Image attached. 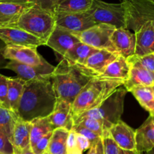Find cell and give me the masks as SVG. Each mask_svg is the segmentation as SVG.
Listing matches in <instances>:
<instances>
[{"label":"cell","mask_w":154,"mask_h":154,"mask_svg":"<svg viewBox=\"0 0 154 154\" xmlns=\"http://www.w3.org/2000/svg\"><path fill=\"white\" fill-rule=\"evenodd\" d=\"M56 97L51 76L26 81L17 114L25 121L47 117L53 111Z\"/></svg>","instance_id":"cell-1"},{"label":"cell","mask_w":154,"mask_h":154,"mask_svg":"<svg viewBox=\"0 0 154 154\" xmlns=\"http://www.w3.org/2000/svg\"><path fill=\"white\" fill-rule=\"evenodd\" d=\"M125 81L101 76L93 77L77 95L71 105L72 119L100 106Z\"/></svg>","instance_id":"cell-2"},{"label":"cell","mask_w":154,"mask_h":154,"mask_svg":"<svg viewBox=\"0 0 154 154\" xmlns=\"http://www.w3.org/2000/svg\"><path fill=\"white\" fill-rule=\"evenodd\" d=\"M92 78L77 66L68 64L63 59L54 67L51 75L56 97L63 99L71 104Z\"/></svg>","instance_id":"cell-3"},{"label":"cell","mask_w":154,"mask_h":154,"mask_svg":"<svg viewBox=\"0 0 154 154\" xmlns=\"http://www.w3.org/2000/svg\"><path fill=\"white\" fill-rule=\"evenodd\" d=\"M11 27L23 29L46 42L55 27V13L35 4L20 14Z\"/></svg>","instance_id":"cell-4"},{"label":"cell","mask_w":154,"mask_h":154,"mask_svg":"<svg viewBox=\"0 0 154 154\" xmlns=\"http://www.w3.org/2000/svg\"><path fill=\"white\" fill-rule=\"evenodd\" d=\"M128 91L124 85L119 87L100 106L83 112L76 119L92 117L100 120L105 129L109 130L112 125L119 122L123 113L124 100ZM74 119L73 121H75Z\"/></svg>","instance_id":"cell-5"},{"label":"cell","mask_w":154,"mask_h":154,"mask_svg":"<svg viewBox=\"0 0 154 154\" xmlns=\"http://www.w3.org/2000/svg\"><path fill=\"white\" fill-rule=\"evenodd\" d=\"M94 23L112 25L116 28H126L125 11L122 2L107 3L101 0H92L91 7L87 11Z\"/></svg>","instance_id":"cell-6"},{"label":"cell","mask_w":154,"mask_h":154,"mask_svg":"<svg viewBox=\"0 0 154 154\" xmlns=\"http://www.w3.org/2000/svg\"><path fill=\"white\" fill-rule=\"evenodd\" d=\"M125 11L127 29L137 32L144 23L154 26V2L149 0H122Z\"/></svg>","instance_id":"cell-7"},{"label":"cell","mask_w":154,"mask_h":154,"mask_svg":"<svg viewBox=\"0 0 154 154\" xmlns=\"http://www.w3.org/2000/svg\"><path fill=\"white\" fill-rule=\"evenodd\" d=\"M116 29L112 25L97 23L81 32H72L81 42L98 50L115 52V48L111 42V35Z\"/></svg>","instance_id":"cell-8"},{"label":"cell","mask_w":154,"mask_h":154,"mask_svg":"<svg viewBox=\"0 0 154 154\" xmlns=\"http://www.w3.org/2000/svg\"><path fill=\"white\" fill-rule=\"evenodd\" d=\"M4 68L14 71L18 78L25 81L51 76L54 69V66L48 62L42 65L33 66L20 63L16 60H9Z\"/></svg>","instance_id":"cell-9"},{"label":"cell","mask_w":154,"mask_h":154,"mask_svg":"<svg viewBox=\"0 0 154 154\" xmlns=\"http://www.w3.org/2000/svg\"><path fill=\"white\" fill-rule=\"evenodd\" d=\"M0 39L5 45L36 48L45 45V42L29 32L15 27H5L0 29Z\"/></svg>","instance_id":"cell-10"},{"label":"cell","mask_w":154,"mask_h":154,"mask_svg":"<svg viewBox=\"0 0 154 154\" xmlns=\"http://www.w3.org/2000/svg\"><path fill=\"white\" fill-rule=\"evenodd\" d=\"M95 24L87 11L82 13H55V26L71 32H81Z\"/></svg>","instance_id":"cell-11"},{"label":"cell","mask_w":154,"mask_h":154,"mask_svg":"<svg viewBox=\"0 0 154 154\" xmlns=\"http://www.w3.org/2000/svg\"><path fill=\"white\" fill-rule=\"evenodd\" d=\"M3 56L6 60H16L33 66L44 64L47 62L42 56L38 54L37 48L32 47L6 45L4 48Z\"/></svg>","instance_id":"cell-12"},{"label":"cell","mask_w":154,"mask_h":154,"mask_svg":"<svg viewBox=\"0 0 154 154\" xmlns=\"http://www.w3.org/2000/svg\"><path fill=\"white\" fill-rule=\"evenodd\" d=\"M119 56L117 53L106 50H98L90 55L85 63L78 68L90 76H99L103 73L107 65Z\"/></svg>","instance_id":"cell-13"},{"label":"cell","mask_w":154,"mask_h":154,"mask_svg":"<svg viewBox=\"0 0 154 154\" xmlns=\"http://www.w3.org/2000/svg\"><path fill=\"white\" fill-rule=\"evenodd\" d=\"M79 42V38L73 35L71 31L55 26L47 39L45 45L50 47L56 54H60L63 57L68 50Z\"/></svg>","instance_id":"cell-14"},{"label":"cell","mask_w":154,"mask_h":154,"mask_svg":"<svg viewBox=\"0 0 154 154\" xmlns=\"http://www.w3.org/2000/svg\"><path fill=\"white\" fill-rule=\"evenodd\" d=\"M111 42L119 56L128 58L134 54L136 38L126 28H116L111 35Z\"/></svg>","instance_id":"cell-15"},{"label":"cell","mask_w":154,"mask_h":154,"mask_svg":"<svg viewBox=\"0 0 154 154\" xmlns=\"http://www.w3.org/2000/svg\"><path fill=\"white\" fill-rule=\"evenodd\" d=\"M109 132L120 149L125 150L136 149L135 130L120 120L110 127Z\"/></svg>","instance_id":"cell-16"},{"label":"cell","mask_w":154,"mask_h":154,"mask_svg":"<svg viewBox=\"0 0 154 154\" xmlns=\"http://www.w3.org/2000/svg\"><path fill=\"white\" fill-rule=\"evenodd\" d=\"M71 103L61 98H57L51 113L48 116L54 128H64L70 131L73 126Z\"/></svg>","instance_id":"cell-17"},{"label":"cell","mask_w":154,"mask_h":154,"mask_svg":"<svg viewBox=\"0 0 154 154\" xmlns=\"http://www.w3.org/2000/svg\"><path fill=\"white\" fill-rule=\"evenodd\" d=\"M134 54L138 56L154 53V26L151 21H147L137 32Z\"/></svg>","instance_id":"cell-18"},{"label":"cell","mask_w":154,"mask_h":154,"mask_svg":"<svg viewBox=\"0 0 154 154\" xmlns=\"http://www.w3.org/2000/svg\"><path fill=\"white\" fill-rule=\"evenodd\" d=\"M136 149L146 152L154 146V116H149L144 122L135 130Z\"/></svg>","instance_id":"cell-19"},{"label":"cell","mask_w":154,"mask_h":154,"mask_svg":"<svg viewBox=\"0 0 154 154\" xmlns=\"http://www.w3.org/2000/svg\"><path fill=\"white\" fill-rule=\"evenodd\" d=\"M31 123L19 116L14 125L11 144L14 154H20L25 148L30 145Z\"/></svg>","instance_id":"cell-20"},{"label":"cell","mask_w":154,"mask_h":154,"mask_svg":"<svg viewBox=\"0 0 154 154\" xmlns=\"http://www.w3.org/2000/svg\"><path fill=\"white\" fill-rule=\"evenodd\" d=\"M98 51V49L89 46L83 42H77L67 52L64 54L62 59L68 64L80 67L85 63L88 57L93 53Z\"/></svg>","instance_id":"cell-21"},{"label":"cell","mask_w":154,"mask_h":154,"mask_svg":"<svg viewBox=\"0 0 154 154\" xmlns=\"http://www.w3.org/2000/svg\"><path fill=\"white\" fill-rule=\"evenodd\" d=\"M154 85V72L139 66H130L128 79L124 83L128 91L135 86H152Z\"/></svg>","instance_id":"cell-22"},{"label":"cell","mask_w":154,"mask_h":154,"mask_svg":"<svg viewBox=\"0 0 154 154\" xmlns=\"http://www.w3.org/2000/svg\"><path fill=\"white\" fill-rule=\"evenodd\" d=\"M129 72L130 65L126 58L119 56L107 65L103 73L99 76L126 81L129 76Z\"/></svg>","instance_id":"cell-23"},{"label":"cell","mask_w":154,"mask_h":154,"mask_svg":"<svg viewBox=\"0 0 154 154\" xmlns=\"http://www.w3.org/2000/svg\"><path fill=\"white\" fill-rule=\"evenodd\" d=\"M30 146L32 148L43 136L55 129L50 122L48 116L35 118L30 121Z\"/></svg>","instance_id":"cell-24"},{"label":"cell","mask_w":154,"mask_h":154,"mask_svg":"<svg viewBox=\"0 0 154 154\" xmlns=\"http://www.w3.org/2000/svg\"><path fill=\"white\" fill-rule=\"evenodd\" d=\"M26 81L17 78L8 77V99L10 109L17 113L19 103L23 91V87Z\"/></svg>","instance_id":"cell-25"},{"label":"cell","mask_w":154,"mask_h":154,"mask_svg":"<svg viewBox=\"0 0 154 154\" xmlns=\"http://www.w3.org/2000/svg\"><path fill=\"white\" fill-rule=\"evenodd\" d=\"M69 131L57 128L52 131L47 152L49 154H66V141Z\"/></svg>","instance_id":"cell-26"},{"label":"cell","mask_w":154,"mask_h":154,"mask_svg":"<svg viewBox=\"0 0 154 154\" xmlns=\"http://www.w3.org/2000/svg\"><path fill=\"white\" fill-rule=\"evenodd\" d=\"M92 0H58L54 13L86 12L91 7Z\"/></svg>","instance_id":"cell-27"},{"label":"cell","mask_w":154,"mask_h":154,"mask_svg":"<svg viewBox=\"0 0 154 154\" xmlns=\"http://www.w3.org/2000/svg\"><path fill=\"white\" fill-rule=\"evenodd\" d=\"M140 106L146 109L149 116H154V96L151 86H135L130 89Z\"/></svg>","instance_id":"cell-28"},{"label":"cell","mask_w":154,"mask_h":154,"mask_svg":"<svg viewBox=\"0 0 154 154\" xmlns=\"http://www.w3.org/2000/svg\"><path fill=\"white\" fill-rule=\"evenodd\" d=\"M18 118V114L14 111L0 106V131L9 138L11 143L14 125Z\"/></svg>","instance_id":"cell-29"},{"label":"cell","mask_w":154,"mask_h":154,"mask_svg":"<svg viewBox=\"0 0 154 154\" xmlns=\"http://www.w3.org/2000/svg\"><path fill=\"white\" fill-rule=\"evenodd\" d=\"M130 66H139L154 72V53L138 56L136 54L126 58Z\"/></svg>","instance_id":"cell-30"},{"label":"cell","mask_w":154,"mask_h":154,"mask_svg":"<svg viewBox=\"0 0 154 154\" xmlns=\"http://www.w3.org/2000/svg\"><path fill=\"white\" fill-rule=\"evenodd\" d=\"M74 125H82L95 132L99 136L102 137L104 128L103 123L100 120L92 117H82L73 121ZM72 126V127H73Z\"/></svg>","instance_id":"cell-31"},{"label":"cell","mask_w":154,"mask_h":154,"mask_svg":"<svg viewBox=\"0 0 154 154\" xmlns=\"http://www.w3.org/2000/svg\"><path fill=\"white\" fill-rule=\"evenodd\" d=\"M103 144V154H119V147L111 137L109 130L103 131L101 137Z\"/></svg>","instance_id":"cell-32"},{"label":"cell","mask_w":154,"mask_h":154,"mask_svg":"<svg viewBox=\"0 0 154 154\" xmlns=\"http://www.w3.org/2000/svg\"><path fill=\"white\" fill-rule=\"evenodd\" d=\"M8 77L0 73V106L10 109L8 99Z\"/></svg>","instance_id":"cell-33"},{"label":"cell","mask_w":154,"mask_h":154,"mask_svg":"<svg viewBox=\"0 0 154 154\" xmlns=\"http://www.w3.org/2000/svg\"><path fill=\"white\" fill-rule=\"evenodd\" d=\"M66 154H82L79 149L75 139V132L72 129L69 131L66 141Z\"/></svg>","instance_id":"cell-34"},{"label":"cell","mask_w":154,"mask_h":154,"mask_svg":"<svg viewBox=\"0 0 154 154\" xmlns=\"http://www.w3.org/2000/svg\"><path fill=\"white\" fill-rule=\"evenodd\" d=\"M51 134H52V131L51 132L45 134V136L42 137L40 140H38L36 143V144L32 147V150H33L35 154H44L45 152H47V149L49 145L50 139H51Z\"/></svg>","instance_id":"cell-35"},{"label":"cell","mask_w":154,"mask_h":154,"mask_svg":"<svg viewBox=\"0 0 154 154\" xmlns=\"http://www.w3.org/2000/svg\"><path fill=\"white\" fill-rule=\"evenodd\" d=\"M72 129L75 133H78V134H80L82 135L85 136L86 138L88 139V140L91 142V143H94V142H95L96 140H97L101 137L98 134H96L95 132L88 129V128H85V127L82 126V125H74Z\"/></svg>","instance_id":"cell-36"},{"label":"cell","mask_w":154,"mask_h":154,"mask_svg":"<svg viewBox=\"0 0 154 154\" xmlns=\"http://www.w3.org/2000/svg\"><path fill=\"white\" fill-rule=\"evenodd\" d=\"M0 152L5 154H14L13 146L8 137L0 131Z\"/></svg>","instance_id":"cell-37"},{"label":"cell","mask_w":154,"mask_h":154,"mask_svg":"<svg viewBox=\"0 0 154 154\" xmlns=\"http://www.w3.org/2000/svg\"><path fill=\"white\" fill-rule=\"evenodd\" d=\"M75 139H76L77 144H78L79 149L82 152L89 149L90 146H91V142L88 140V138H86L85 136L82 135V134L75 133Z\"/></svg>","instance_id":"cell-38"},{"label":"cell","mask_w":154,"mask_h":154,"mask_svg":"<svg viewBox=\"0 0 154 154\" xmlns=\"http://www.w3.org/2000/svg\"><path fill=\"white\" fill-rule=\"evenodd\" d=\"M87 154H103V144L101 137L91 143Z\"/></svg>","instance_id":"cell-39"},{"label":"cell","mask_w":154,"mask_h":154,"mask_svg":"<svg viewBox=\"0 0 154 154\" xmlns=\"http://www.w3.org/2000/svg\"><path fill=\"white\" fill-rule=\"evenodd\" d=\"M57 1L58 0H37L35 4L40 6L41 8L54 12V8Z\"/></svg>","instance_id":"cell-40"},{"label":"cell","mask_w":154,"mask_h":154,"mask_svg":"<svg viewBox=\"0 0 154 154\" xmlns=\"http://www.w3.org/2000/svg\"><path fill=\"white\" fill-rule=\"evenodd\" d=\"M6 46L5 42L0 39V69L4 68L8 62H6V59L3 56V51L5 47Z\"/></svg>","instance_id":"cell-41"},{"label":"cell","mask_w":154,"mask_h":154,"mask_svg":"<svg viewBox=\"0 0 154 154\" xmlns=\"http://www.w3.org/2000/svg\"><path fill=\"white\" fill-rule=\"evenodd\" d=\"M37 0H0V2H12L17 4H26V3H36Z\"/></svg>","instance_id":"cell-42"},{"label":"cell","mask_w":154,"mask_h":154,"mask_svg":"<svg viewBox=\"0 0 154 154\" xmlns=\"http://www.w3.org/2000/svg\"><path fill=\"white\" fill-rule=\"evenodd\" d=\"M119 154H143V152H139L137 149H134V150H125V149H122L119 148Z\"/></svg>","instance_id":"cell-43"},{"label":"cell","mask_w":154,"mask_h":154,"mask_svg":"<svg viewBox=\"0 0 154 154\" xmlns=\"http://www.w3.org/2000/svg\"><path fill=\"white\" fill-rule=\"evenodd\" d=\"M20 154H35V153H34L31 146L29 145V146H28L27 147L25 148V149L23 150V152H22Z\"/></svg>","instance_id":"cell-44"},{"label":"cell","mask_w":154,"mask_h":154,"mask_svg":"<svg viewBox=\"0 0 154 154\" xmlns=\"http://www.w3.org/2000/svg\"><path fill=\"white\" fill-rule=\"evenodd\" d=\"M146 154H154V146L150 149V150L146 152Z\"/></svg>","instance_id":"cell-45"},{"label":"cell","mask_w":154,"mask_h":154,"mask_svg":"<svg viewBox=\"0 0 154 154\" xmlns=\"http://www.w3.org/2000/svg\"><path fill=\"white\" fill-rule=\"evenodd\" d=\"M151 89H152V94H153V96H154V85H152V86H151Z\"/></svg>","instance_id":"cell-46"},{"label":"cell","mask_w":154,"mask_h":154,"mask_svg":"<svg viewBox=\"0 0 154 154\" xmlns=\"http://www.w3.org/2000/svg\"><path fill=\"white\" fill-rule=\"evenodd\" d=\"M149 1H151V2H154V0H149Z\"/></svg>","instance_id":"cell-47"},{"label":"cell","mask_w":154,"mask_h":154,"mask_svg":"<svg viewBox=\"0 0 154 154\" xmlns=\"http://www.w3.org/2000/svg\"><path fill=\"white\" fill-rule=\"evenodd\" d=\"M44 154H49V153H48V152H45V153H44Z\"/></svg>","instance_id":"cell-48"},{"label":"cell","mask_w":154,"mask_h":154,"mask_svg":"<svg viewBox=\"0 0 154 154\" xmlns=\"http://www.w3.org/2000/svg\"><path fill=\"white\" fill-rule=\"evenodd\" d=\"M0 154H5V153H3V152H0Z\"/></svg>","instance_id":"cell-49"}]
</instances>
